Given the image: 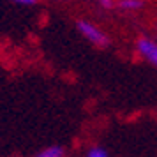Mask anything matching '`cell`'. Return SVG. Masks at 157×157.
Here are the masks:
<instances>
[{
	"label": "cell",
	"mask_w": 157,
	"mask_h": 157,
	"mask_svg": "<svg viewBox=\"0 0 157 157\" xmlns=\"http://www.w3.org/2000/svg\"><path fill=\"white\" fill-rule=\"evenodd\" d=\"M78 30L83 34V37H86V39L92 44H95V46H108V43H109L106 34H104L102 30H99L95 25L85 21V20H79L78 21Z\"/></svg>",
	"instance_id": "1"
},
{
	"label": "cell",
	"mask_w": 157,
	"mask_h": 157,
	"mask_svg": "<svg viewBox=\"0 0 157 157\" xmlns=\"http://www.w3.org/2000/svg\"><path fill=\"white\" fill-rule=\"evenodd\" d=\"M36 157H64V148L62 147H48L41 150Z\"/></svg>",
	"instance_id": "3"
},
{
	"label": "cell",
	"mask_w": 157,
	"mask_h": 157,
	"mask_svg": "<svg viewBox=\"0 0 157 157\" xmlns=\"http://www.w3.org/2000/svg\"><path fill=\"white\" fill-rule=\"evenodd\" d=\"M118 7L124 11H136V9L143 7V0H120Z\"/></svg>",
	"instance_id": "4"
},
{
	"label": "cell",
	"mask_w": 157,
	"mask_h": 157,
	"mask_svg": "<svg viewBox=\"0 0 157 157\" xmlns=\"http://www.w3.org/2000/svg\"><path fill=\"white\" fill-rule=\"evenodd\" d=\"M136 50H138V53H140L147 62H150L152 65L157 67V43L155 41L147 39V37H141V39H138V43H136Z\"/></svg>",
	"instance_id": "2"
},
{
	"label": "cell",
	"mask_w": 157,
	"mask_h": 157,
	"mask_svg": "<svg viewBox=\"0 0 157 157\" xmlns=\"http://www.w3.org/2000/svg\"><path fill=\"white\" fill-rule=\"evenodd\" d=\"M99 4L104 9H111V7H113V0H99Z\"/></svg>",
	"instance_id": "6"
},
{
	"label": "cell",
	"mask_w": 157,
	"mask_h": 157,
	"mask_svg": "<svg viewBox=\"0 0 157 157\" xmlns=\"http://www.w3.org/2000/svg\"><path fill=\"white\" fill-rule=\"evenodd\" d=\"M86 157H109V155H108V152L102 147H92V148L88 150Z\"/></svg>",
	"instance_id": "5"
},
{
	"label": "cell",
	"mask_w": 157,
	"mask_h": 157,
	"mask_svg": "<svg viewBox=\"0 0 157 157\" xmlns=\"http://www.w3.org/2000/svg\"><path fill=\"white\" fill-rule=\"evenodd\" d=\"M13 2H16V4H23V6H34L37 0H13Z\"/></svg>",
	"instance_id": "7"
}]
</instances>
